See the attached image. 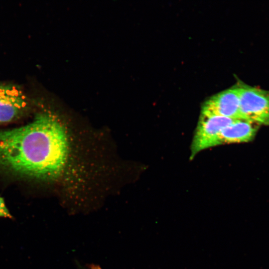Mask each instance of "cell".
<instances>
[{
	"mask_svg": "<svg viewBox=\"0 0 269 269\" xmlns=\"http://www.w3.org/2000/svg\"><path fill=\"white\" fill-rule=\"evenodd\" d=\"M66 133L49 111L30 123L0 131V169L20 177L49 180L62 171L68 155Z\"/></svg>",
	"mask_w": 269,
	"mask_h": 269,
	"instance_id": "6da1fadb",
	"label": "cell"
},
{
	"mask_svg": "<svg viewBox=\"0 0 269 269\" xmlns=\"http://www.w3.org/2000/svg\"><path fill=\"white\" fill-rule=\"evenodd\" d=\"M238 84L242 119L269 126V90L242 83Z\"/></svg>",
	"mask_w": 269,
	"mask_h": 269,
	"instance_id": "7a4b0ae2",
	"label": "cell"
},
{
	"mask_svg": "<svg viewBox=\"0 0 269 269\" xmlns=\"http://www.w3.org/2000/svg\"><path fill=\"white\" fill-rule=\"evenodd\" d=\"M234 120L201 113L191 144L190 159L203 150L220 145L221 132Z\"/></svg>",
	"mask_w": 269,
	"mask_h": 269,
	"instance_id": "3957f363",
	"label": "cell"
},
{
	"mask_svg": "<svg viewBox=\"0 0 269 269\" xmlns=\"http://www.w3.org/2000/svg\"><path fill=\"white\" fill-rule=\"evenodd\" d=\"M27 97L17 85L0 83V124L11 122L27 110Z\"/></svg>",
	"mask_w": 269,
	"mask_h": 269,
	"instance_id": "277c9868",
	"label": "cell"
},
{
	"mask_svg": "<svg viewBox=\"0 0 269 269\" xmlns=\"http://www.w3.org/2000/svg\"><path fill=\"white\" fill-rule=\"evenodd\" d=\"M201 113L242 119L238 84L211 97L204 104Z\"/></svg>",
	"mask_w": 269,
	"mask_h": 269,
	"instance_id": "5b68a950",
	"label": "cell"
},
{
	"mask_svg": "<svg viewBox=\"0 0 269 269\" xmlns=\"http://www.w3.org/2000/svg\"><path fill=\"white\" fill-rule=\"evenodd\" d=\"M258 124L245 120H234L221 132L220 145L247 142L252 140L258 131Z\"/></svg>",
	"mask_w": 269,
	"mask_h": 269,
	"instance_id": "8992f818",
	"label": "cell"
},
{
	"mask_svg": "<svg viewBox=\"0 0 269 269\" xmlns=\"http://www.w3.org/2000/svg\"><path fill=\"white\" fill-rule=\"evenodd\" d=\"M0 218H9L13 219V217L7 209L3 198L0 197Z\"/></svg>",
	"mask_w": 269,
	"mask_h": 269,
	"instance_id": "52a82bcc",
	"label": "cell"
},
{
	"mask_svg": "<svg viewBox=\"0 0 269 269\" xmlns=\"http://www.w3.org/2000/svg\"><path fill=\"white\" fill-rule=\"evenodd\" d=\"M76 269H88V268L77 260H75Z\"/></svg>",
	"mask_w": 269,
	"mask_h": 269,
	"instance_id": "ba28073f",
	"label": "cell"
}]
</instances>
